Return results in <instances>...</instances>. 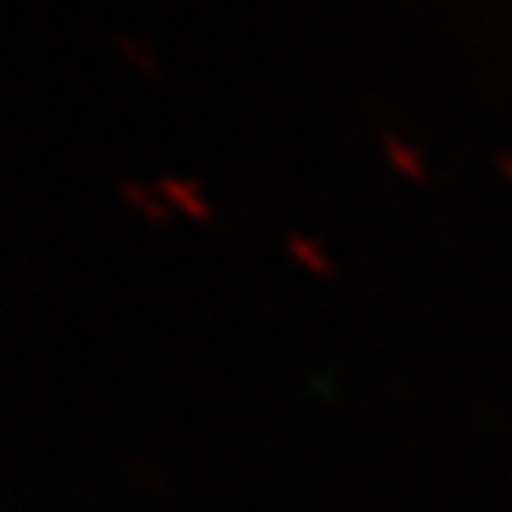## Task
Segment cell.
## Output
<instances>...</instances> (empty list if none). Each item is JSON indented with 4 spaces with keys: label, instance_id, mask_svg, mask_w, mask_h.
Here are the masks:
<instances>
[{
    "label": "cell",
    "instance_id": "6",
    "mask_svg": "<svg viewBox=\"0 0 512 512\" xmlns=\"http://www.w3.org/2000/svg\"><path fill=\"white\" fill-rule=\"evenodd\" d=\"M495 167H500V171L508 175V180H512V154H508V150H500V154H495Z\"/></svg>",
    "mask_w": 512,
    "mask_h": 512
},
{
    "label": "cell",
    "instance_id": "5",
    "mask_svg": "<svg viewBox=\"0 0 512 512\" xmlns=\"http://www.w3.org/2000/svg\"><path fill=\"white\" fill-rule=\"evenodd\" d=\"M116 47H120V52H124L128 60H137V64H141V69H146V73H154V60L146 56V47H141V43H133V39H128V35H116Z\"/></svg>",
    "mask_w": 512,
    "mask_h": 512
},
{
    "label": "cell",
    "instance_id": "2",
    "mask_svg": "<svg viewBox=\"0 0 512 512\" xmlns=\"http://www.w3.org/2000/svg\"><path fill=\"white\" fill-rule=\"evenodd\" d=\"M380 146H384V154H389V163H393L397 171H402L406 180H427V171H423V158L414 154V150L406 146V141L393 133V128H380Z\"/></svg>",
    "mask_w": 512,
    "mask_h": 512
},
{
    "label": "cell",
    "instance_id": "4",
    "mask_svg": "<svg viewBox=\"0 0 512 512\" xmlns=\"http://www.w3.org/2000/svg\"><path fill=\"white\" fill-rule=\"evenodd\" d=\"M286 248H291V252L299 256V261H303V265H308V269H312V274H329L325 256H320V252H316V244H312V239H303V235H295V231H291V235H286Z\"/></svg>",
    "mask_w": 512,
    "mask_h": 512
},
{
    "label": "cell",
    "instance_id": "3",
    "mask_svg": "<svg viewBox=\"0 0 512 512\" xmlns=\"http://www.w3.org/2000/svg\"><path fill=\"white\" fill-rule=\"evenodd\" d=\"M120 192H124V201H128V205H133V210H141V214H146V218H154V222H167V218H171V205H163V201H158V197H150V192H146V188H141V184H133V180H124V184H120Z\"/></svg>",
    "mask_w": 512,
    "mask_h": 512
},
{
    "label": "cell",
    "instance_id": "1",
    "mask_svg": "<svg viewBox=\"0 0 512 512\" xmlns=\"http://www.w3.org/2000/svg\"><path fill=\"white\" fill-rule=\"evenodd\" d=\"M158 197H163L171 210L188 214V218H210V205L197 197V188L184 184V180H175V175H163V180H158Z\"/></svg>",
    "mask_w": 512,
    "mask_h": 512
}]
</instances>
